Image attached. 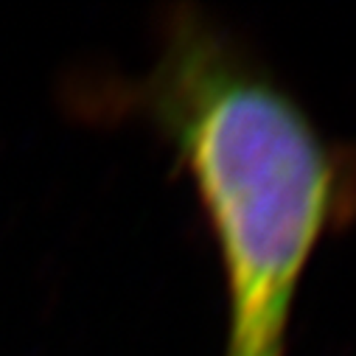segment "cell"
Instances as JSON below:
<instances>
[{"mask_svg": "<svg viewBox=\"0 0 356 356\" xmlns=\"http://www.w3.org/2000/svg\"><path fill=\"white\" fill-rule=\"evenodd\" d=\"M121 110L171 149L202 208L227 295L225 356H286L306 270L356 216V149L331 140L233 29L174 6Z\"/></svg>", "mask_w": 356, "mask_h": 356, "instance_id": "cell-1", "label": "cell"}]
</instances>
